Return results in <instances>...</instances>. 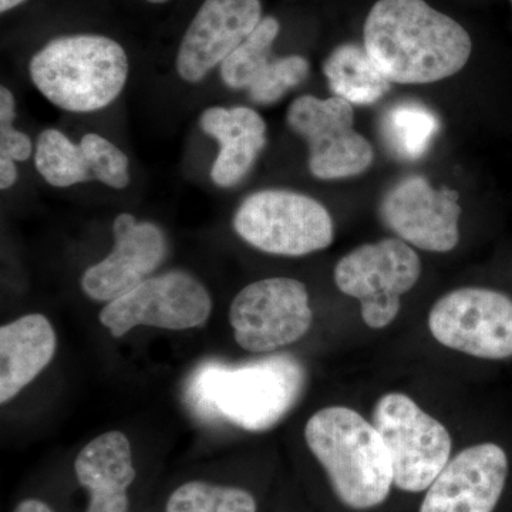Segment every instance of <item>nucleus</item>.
<instances>
[{"label": "nucleus", "mask_w": 512, "mask_h": 512, "mask_svg": "<svg viewBox=\"0 0 512 512\" xmlns=\"http://www.w3.org/2000/svg\"><path fill=\"white\" fill-rule=\"evenodd\" d=\"M431 335L448 349L478 359L512 357V299L487 288H461L434 303Z\"/></svg>", "instance_id": "9d476101"}, {"label": "nucleus", "mask_w": 512, "mask_h": 512, "mask_svg": "<svg viewBox=\"0 0 512 512\" xmlns=\"http://www.w3.org/2000/svg\"><path fill=\"white\" fill-rule=\"evenodd\" d=\"M305 440L336 497L353 510L383 504L393 485L389 451L373 423L349 407H325L305 427Z\"/></svg>", "instance_id": "f03ea898"}, {"label": "nucleus", "mask_w": 512, "mask_h": 512, "mask_svg": "<svg viewBox=\"0 0 512 512\" xmlns=\"http://www.w3.org/2000/svg\"><path fill=\"white\" fill-rule=\"evenodd\" d=\"M312 320L308 289L292 278L249 284L229 308L234 338L251 353H271L298 342L311 329Z\"/></svg>", "instance_id": "1a4fd4ad"}, {"label": "nucleus", "mask_w": 512, "mask_h": 512, "mask_svg": "<svg viewBox=\"0 0 512 512\" xmlns=\"http://www.w3.org/2000/svg\"><path fill=\"white\" fill-rule=\"evenodd\" d=\"M379 212L384 225L410 247L443 254L460 241V195L450 188H434L421 175L394 184Z\"/></svg>", "instance_id": "f8f14e48"}, {"label": "nucleus", "mask_w": 512, "mask_h": 512, "mask_svg": "<svg viewBox=\"0 0 512 512\" xmlns=\"http://www.w3.org/2000/svg\"><path fill=\"white\" fill-rule=\"evenodd\" d=\"M323 74L333 96L352 106H369L389 93L392 83L377 69L365 46L346 43L336 47L323 63Z\"/></svg>", "instance_id": "6ab92c4d"}, {"label": "nucleus", "mask_w": 512, "mask_h": 512, "mask_svg": "<svg viewBox=\"0 0 512 512\" xmlns=\"http://www.w3.org/2000/svg\"><path fill=\"white\" fill-rule=\"evenodd\" d=\"M113 234V251L82 276L84 295L92 301L109 303L120 298L153 276L167 256V239L153 222L120 214Z\"/></svg>", "instance_id": "4468645a"}, {"label": "nucleus", "mask_w": 512, "mask_h": 512, "mask_svg": "<svg viewBox=\"0 0 512 512\" xmlns=\"http://www.w3.org/2000/svg\"><path fill=\"white\" fill-rule=\"evenodd\" d=\"M212 313L208 289L191 274L170 271L153 275L101 309V325L113 338L137 326L165 330L202 328Z\"/></svg>", "instance_id": "6e6552de"}, {"label": "nucleus", "mask_w": 512, "mask_h": 512, "mask_svg": "<svg viewBox=\"0 0 512 512\" xmlns=\"http://www.w3.org/2000/svg\"><path fill=\"white\" fill-rule=\"evenodd\" d=\"M508 477V457L494 443L457 454L427 488L420 512H493Z\"/></svg>", "instance_id": "2eb2a0df"}, {"label": "nucleus", "mask_w": 512, "mask_h": 512, "mask_svg": "<svg viewBox=\"0 0 512 512\" xmlns=\"http://www.w3.org/2000/svg\"><path fill=\"white\" fill-rule=\"evenodd\" d=\"M262 20L261 0H205L181 40L175 67L181 79L198 83Z\"/></svg>", "instance_id": "ddd939ff"}, {"label": "nucleus", "mask_w": 512, "mask_h": 512, "mask_svg": "<svg viewBox=\"0 0 512 512\" xmlns=\"http://www.w3.org/2000/svg\"><path fill=\"white\" fill-rule=\"evenodd\" d=\"M281 25L272 16L262 18L261 23L220 64V74L225 86L232 90L249 89L256 77L274 60L272 45L279 35Z\"/></svg>", "instance_id": "4be33fe9"}, {"label": "nucleus", "mask_w": 512, "mask_h": 512, "mask_svg": "<svg viewBox=\"0 0 512 512\" xmlns=\"http://www.w3.org/2000/svg\"><path fill=\"white\" fill-rule=\"evenodd\" d=\"M440 131L434 111L416 101H403L384 114L382 137L393 156L404 161L420 160Z\"/></svg>", "instance_id": "aec40b11"}, {"label": "nucleus", "mask_w": 512, "mask_h": 512, "mask_svg": "<svg viewBox=\"0 0 512 512\" xmlns=\"http://www.w3.org/2000/svg\"><path fill=\"white\" fill-rule=\"evenodd\" d=\"M25 2L26 0H0V12H9V10L18 8L19 5Z\"/></svg>", "instance_id": "c85d7f7f"}, {"label": "nucleus", "mask_w": 512, "mask_h": 512, "mask_svg": "<svg viewBox=\"0 0 512 512\" xmlns=\"http://www.w3.org/2000/svg\"><path fill=\"white\" fill-rule=\"evenodd\" d=\"M202 376V394L210 397L205 402L249 430L266 429L286 412L299 379L292 363L282 359L264 360L232 372L210 369Z\"/></svg>", "instance_id": "9b49d317"}, {"label": "nucleus", "mask_w": 512, "mask_h": 512, "mask_svg": "<svg viewBox=\"0 0 512 512\" xmlns=\"http://www.w3.org/2000/svg\"><path fill=\"white\" fill-rule=\"evenodd\" d=\"M254 495L244 488L188 481L168 498L165 512H256Z\"/></svg>", "instance_id": "5701e85b"}, {"label": "nucleus", "mask_w": 512, "mask_h": 512, "mask_svg": "<svg viewBox=\"0 0 512 512\" xmlns=\"http://www.w3.org/2000/svg\"><path fill=\"white\" fill-rule=\"evenodd\" d=\"M200 127L221 146L212 164V181L222 188L241 183L266 146L265 120L249 107L214 106L201 114Z\"/></svg>", "instance_id": "f3484780"}, {"label": "nucleus", "mask_w": 512, "mask_h": 512, "mask_svg": "<svg viewBox=\"0 0 512 512\" xmlns=\"http://www.w3.org/2000/svg\"><path fill=\"white\" fill-rule=\"evenodd\" d=\"M372 423L389 451L393 484L399 490H427L450 461V433L406 394L380 397Z\"/></svg>", "instance_id": "39448f33"}, {"label": "nucleus", "mask_w": 512, "mask_h": 512, "mask_svg": "<svg viewBox=\"0 0 512 512\" xmlns=\"http://www.w3.org/2000/svg\"><path fill=\"white\" fill-rule=\"evenodd\" d=\"M16 119V100L8 87H0V158L26 161L33 153L29 136L13 128Z\"/></svg>", "instance_id": "a878e982"}, {"label": "nucleus", "mask_w": 512, "mask_h": 512, "mask_svg": "<svg viewBox=\"0 0 512 512\" xmlns=\"http://www.w3.org/2000/svg\"><path fill=\"white\" fill-rule=\"evenodd\" d=\"M57 348L52 323L40 313L0 328V403L6 404L52 362Z\"/></svg>", "instance_id": "a211bd4d"}, {"label": "nucleus", "mask_w": 512, "mask_h": 512, "mask_svg": "<svg viewBox=\"0 0 512 512\" xmlns=\"http://www.w3.org/2000/svg\"><path fill=\"white\" fill-rule=\"evenodd\" d=\"M13 512H55L45 503V501L37 500V498H28V500L20 501L16 505Z\"/></svg>", "instance_id": "cd10ccee"}, {"label": "nucleus", "mask_w": 512, "mask_h": 512, "mask_svg": "<svg viewBox=\"0 0 512 512\" xmlns=\"http://www.w3.org/2000/svg\"><path fill=\"white\" fill-rule=\"evenodd\" d=\"M363 46L390 83L429 84L464 69L473 42L463 26L424 0H379L367 15Z\"/></svg>", "instance_id": "f257e3e1"}, {"label": "nucleus", "mask_w": 512, "mask_h": 512, "mask_svg": "<svg viewBox=\"0 0 512 512\" xmlns=\"http://www.w3.org/2000/svg\"><path fill=\"white\" fill-rule=\"evenodd\" d=\"M232 227L251 247L281 256L322 251L335 237L329 211L312 197L288 190L249 195L235 211Z\"/></svg>", "instance_id": "20e7f679"}, {"label": "nucleus", "mask_w": 512, "mask_h": 512, "mask_svg": "<svg viewBox=\"0 0 512 512\" xmlns=\"http://www.w3.org/2000/svg\"><path fill=\"white\" fill-rule=\"evenodd\" d=\"M84 157L93 178L114 190H123L130 183L128 157L116 144L99 134H84L80 140Z\"/></svg>", "instance_id": "393cba45"}, {"label": "nucleus", "mask_w": 512, "mask_h": 512, "mask_svg": "<svg viewBox=\"0 0 512 512\" xmlns=\"http://www.w3.org/2000/svg\"><path fill=\"white\" fill-rule=\"evenodd\" d=\"M148 3H156V5H161V3L168 2V0H146Z\"/></svg>", "instance_id": "c756f323"}, {"label": "nucleus", "mask_w": 512, "mask_h": 512, "mask_svg": "<svg viewBox=\"0 0 512 512\" xmlns=\"http://www.w3.org/2000/svg\"><path fill=\"white\" fill-rule=\"evenodd\" d=\"M35 164L37 173L53 187L67 188L93 180L80 144H74L56 128H49L37 137Z\"/></svg>", "instance_id": "412c9836"}, {"label": "nucleus", "mask_w": 512, "mask_h": 512, "mask_svg": "<svg viewBox=\"0 0 512 512\" xmlns=\"http://www.w3.org/2000/svg\"><path fill=\"white\" fill-rule=\"evenodd\" d=\"M420 274V258L413 247L400 238H389L343 256L333 278L340 292L360 302L363 322L377 330L397 318L402 295L412 291Z\"/></svg>", "instance_id": "423d86ee"}, {"label": "nucleus", "mask_w": 512, "mask_h": 512, "mask_svg": "<svg viewBox=\"0 0 512 512\" xmlns=\"http://www.w3.org/2000/svg\"><path fill=\"white\" fill-rule=\"evenodd\" d=\"M29 73L37 90L59 109L93 113L123 92L128 57L123 46L107 36H62L32 57Z\"/></svg>", "instance_id": "7ed1b4c3"}, {"label": "nucleus", "mask_w": 512, "mask_h": 512, "mask_svg": "<svg viewBox=\"0 0 512 512\" xmlns=\"http://www.w3.org/2000/svg\"><path fill=\"white\" fill-rule=\"evenodd\" d=\"M15 163L16 161L9 158H0V188L3 191L9 190L18 180V168Z\"/></svg>", "instance_id": "bb28decb"}, {"label": "nucleus", "mask_w": 512, "mask_h": 512, "mask_svg": "<svg viewBox=\"0 0 512 512\" xmlns=\"http://www.w3.org/2000/svg\"><path fill=\"white\" fill-rule=\"evenodd\" d=\"M311 66L302 56L274 57L268 67L249 86L255 104L268 106L281 100L289 90L308 79Z\"/></svg>", "instance_id": "b1692460"}, {"label": "nucleus", "mask_w": 512, "mask_h": 512, "mask_svg": "<svg viewBox=\"0 0 512 512\" xmlns=\"http://www.w3.org/2000/svg\"><path fill=\"white\" fill-rule=\"evenodd\" d=\"M293 133L309 147V170L319 180H343L366 173L375 160V151L355 130L352 104L329 97H298L286 114Z\"/></svg>", "instance_id": "0eeeda50"}, {"label": "nucleus", "mask_w": 512, "mask_h": 512, "mask_svg": "<svg viewBox=\"0 0 512 512\" xmlns=\"http://www.w3.org/2000/svg\"><path fill=\"white\" fill-rule=\"evenodd\" d=\"M74 474L89 493L84 512H128V488L136 481L130 440L121 431H107L83 447Z\"/></svg>", "instance_id": "dca6fc26"}]
</instances>
